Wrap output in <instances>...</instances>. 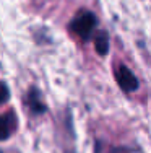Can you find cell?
<instances>
[{
  "mask_svg": "<svg viewBox=\"0 0 151 153\" xmlns=\"http://www.w3.org/2000/svg\"><path fill=\"white\" fill-rule=\"evenodd\" d=\"M117 83L125 93H133L138 90V78L133 75V72L125 65H120L117 70Z\"/></svg>",
  "mask_w": 151,
  "mask_h": 153,
  "instance_id": "2",
  "label": "cell"
},
{
  "mask_svg": "<svg viewBox=\"0 0 151 153\" xmlns=\"http://www.w3.org/2000/svg\"><path fill=\"white\" fill-rule=\"evenodd\" d=\"M8 100H10V90H8V86H7L3 82H0V104L8 103Z\"/></svg>",
  "mask_w": 151,
  "mask_h": 153,
  "instance_id": "6",
  "label": "cell"
},
{
  "mask_svg": "<svg viewBox=\"0 0 151 153\" xmlns=\"http://www.w3.org/2000/svg\"><path fill=\"white\" fill-rule=\"evenodd\" d=\"M98 25V18L91 12H81L78 16H75L70 21V30L77 33L83 41H89L93 38V33Z\"/></svg>",
  "mask_w": 151,
  "mask_h": 153,
  "instance_id": "1",
  "label": "cell"
},
{
  "mask_svg": "<svg viewBox=\"0 0 151 153\" xmlns=\"http://www.w3.org/2000/svg\"><path fill=\"white\" fill-rule=\"evenodd\" d=\"M28 106L31 108V112L33 114H44L46 111H47V106H46L44 103H42V94L39 91L36 86L29 90V93H28Z\"/></svg>",
  "mask_w": 151,
  "mask_h": 153,
  "instance_id": "3",
  "label": "cell"
},
{
  "mask_svg": "<svg viewBox=\"0 0 151 153\" xmlns=\"http://www.w3.org/2000/svg\"><path fill=\"white\" fill-rule=\"evenodd\" d=\"M15 127H16V117L13 111L0 116V140H7L12 135Z\"/></svg>",
  "mask_w": 151,
  "mask_h": 153,
  "instance_id": "4",
  "label": "cell"
},
{
  "mask_svg": "<svg viewBox=\"0 0 151 153\" xmlns=\"http://www.w3.org/2000/svg\"><path fill=\"white\" fill-rule=\"evenodd\" d=\"M94 47H96V52H98L99 56H107V54H109L110 41H109V33H107L106 30H101V31L96 33Z\"/></svg>",
  "mask_w": 151,
  "mask_h": 153,
  "instance_id": "5",
  "label": "cell"
},
{
  "mask_svg": "<svg viewBox=\"0 0 151 153\" xmlns=\"http://www.w3.org/2000/svg\"><path fill=\"white\" fill-rule=\"evenodd\" d=\"M0 153H3V152H2V150H0Z\"/></svg>",
  "mask_w": 151,
  "mask_h": 153,
  "instance_id": "7",
  "label": "cell"
}]
</instances>
